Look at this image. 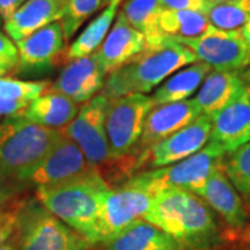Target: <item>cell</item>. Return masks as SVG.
<instances>
[{"label": "cell", "instance_id": "6da1fadb", "mask_svg": "<svg viewBox=\"0 0 250 250\" xmlns=\"http://www.w3.org/2000/svg\"><path fill=\"white\" fill-rule=\"evenodd\" d=\"M142 218L168 233L184 250H217L223 243L211 208L185 189L159 192Z\"/></svg>", "mask_w": 250, "mask_h": 250}, {"label": "cell", "instance_id": "7a4b0ae2", "mask_svg": "<svg viewBox=\"0 0 250 250\" xmlns=\"http://www.w3.org/2000/svg\"><path fill=\"white\" fill-rule=\"evenodd\" d=\"M113 188L99 168H90L57 185L36 188V199L93 248L99 213Z\"/></svg>", "mask_w": 250, "mask_h": 250}, {"label": "cell", "instance_id": "3957f363", "mask_svg": "<svg viewBox=\"0 0 250 250\" xmlns=\"http://www.w3.org/2000/svg\"><path fill=\"white\" fill-rule=\"evenodd\" d=\"M197 62L190 49L174 38L166 36L159 45L146 47L134 62L108 74L100 93L108 99L123 98L131 93L146 95L167 77Z\"/></svg>", "mask_w": 250, "mask_h": 250}, {"label": "cell", "instance_id": "277c9868", "mask_svg": "<svg viewBox=\"0 0 250 250\" xmlns=\"http://www.w3.org/2000/svg\"><path fill=\"white\" fill-rule=\"evenodd\" d=\"M62 131L31 123L24 116L0 121V171L24 185V178L62 138Z\"/></svg>", "mask_w": 250, "mask_h": 250}, {"label": "cell", "instance_id": "5b68a950", "mask_svg": "<svg viewBox=\"0 0 250 250\" xmlns=\"http://www.w3.org/2000/svg\"><path fill=\"white\" fill-rule=\"evenodd\" d=\"M17 250H90V243L53 215L36 197L16 207Z\"/></svg>", "mask_w": 250, "mask_h": 250}, {"label": "cell", "instance_id": "8992f818", "mask_svg": "<svg viewBox=\"0 0 250 250\" xmlns=\"http://www.w3.org/2000/svg\"><path fill=\"white\" fill-rule=\"evenodd\" d=\"M156 195L142 172L135 174L120 188L111 189L99 213L93 248H100L141 220L150 208Z\"/></svg>", "mask_w": 250, "mask_h": 250}, {"label": "cell", "instance_id": "52a82bcc", "mask_svg": "<svg viewBox=\"0 0 250 250\" xmlns=\"http://www.w3.org/2000/svg\"><path fill=\"white\" fill-rule=\"evenodd\" d=\"M152 108V98L145 93L110 99L106 114L110 160L126 159L136 150L145 120Z\"/></svg>", "mask_w": 250, "mask_h": 250}, {"label": "cell", "instance_id": "ba28073f", "mask_svg": "<svg viewBox=\"0 0 250 250\" xmlns=\"http://www.w3.org/2000/svg\"><path fill=\"white\" fill-rule=\"evenodd\" d=\"M225 154L218 145L208 142L187 159L170 167L143 171L142 175L156 193L166 189H185L195 193L215 168L223 167Z\"/></svg>", "mask_w": 250, "mask_h": 250}, {"label": "cell", "instance_id": "9c48e42d", "mask_svg": "<svg viewBox=\"0 0 250 250\" xmlns=\"http://www.w3.org/2000/svg\"><path fill=\"white\" fill-rule=\"evenodd\" d=\"M110 99L99 93L82 104L78 114L62 131L64 136L75 142L92 167L99 168L110 161L106 135V114Z\"/></svg>", "mask_w": 250, "mask_h": 250}, {"label": "cell", "instance_id": "30bf717a", "mask_svg": "<svg viewBox=\"0 0 250 250\" xmlns=\"http://www.w3.org/2000/svg\"><path fill=\"white\" fill-rule=\"evenodd\" d=\"M175 41L190 49L199 62L208 64L215 71L238 72L250 65V49L241 31L210 27L197 38Z\"/></svg>", "mask_w": 250, "mask_h": 250}, {"label": "cell", "instance_id": "8fae6325", "mask_svg": "<svg viewBox=\"0 0 250 250\" xmlns=\"http://www.w3.org/2000/svg\"><path fill=\"white\" fill-rule=\"evenodd\" d=\"M210 134L211 118L200 114L177 132L153 145L145 154L138 156L136 167H141L146 163L156 168L175 164L203 149L210 139Z\"/></svg>", "mask_w": 250, "mask_h": 250}, {"label": "cell", "instance_id": "7c38bea8", "mask_svg": "<svg viewBox=\"0 0 250 250\" xmlns=\"http://www.w3.org/2000/svg\"><path fill=\"white\" fill-rule=\"evenodd\" d=\"M90 168L93 167L86 160L80 146L67 136L62 135L53 149L46 154L45 159L24 178V185H57L60 182L75 178Z\"/></svg>", "mask_w": 250, "mask_h": 250}, {"label": "cell", "instance_id": "4fadbf2b", "mask_svg": "<svg viewBox=\"0 0 250 250\" xmlns=\"http://www.w3.org/2000/svg\"><path fill=\"white\" fill-rule=\"evenodd\" d=\"M211 118L208 142L218 145L225 153H232L250 142V90L243 85L221 110Z\"/></svg>", "mask_w": 250, "mask_h": 250}, {"label": "cell", "instance_id": "5bb4252c", "mask_svg": "<svg viewBox=\"0 0 250 250\" xmlns=\"http://www.w3.org/2000/svg\"><path fill=\"white\" fill-rule=\"evenodd\" d=\"M146 50V38L135 29L123 11L118 13L117 21L110 28L103 43L96 50V59L103 72L107 75L124 67Z\"/></svg>", "mask_w": 250, "mask_h": 250}, {"label": "cell", "instance_id": "9a60e30c", "mask_svg": "<svg viewBox=\"0 0 250 250\" xmlns=\"http://www.w3.org/2000/svg\"><path fill=\"white\" fill-rule=\"evenodd\" d=\"M106 80L95 53L70 62L54 81L52 90L62 93L77 104H83L102 90Z\"/></svg>", "mask_w": 250, "mask_h": 250}, {"label": "cell", "instance_id": "2e32d148", "mask_svg": "<svg viewBox=\"0 0 250 250\" xmlns=\"http://www.w3.org/2000/svg\"><path fill=\"white\" fill-rule=\"evenodd\" d=\"M62 22L54 21L17 43L20 71H39L59 62L65 47Z\"/></svg>", "mask_w": 250, "mask_h": 250}, {"label": "cell", "instance_id": "e0dca14e", "mask_svg": "<svg viewBox=\"0 0 250 250\" xmlns=\"http://www.w3.org/2000/svg\"><path fill=\"white\" fill-rule=\"evenodd\" d=\"M195 195L220 215L229 228L243 229L248 225V213L242 199L223 167L215 168Z\"/></svg>", "mask_w": 250, "mask_h": 250}, {"label": "cell", "instance_id": "ac0fdd59", "mask_svg": "<svg viewBox=\"0 0 250 250\" xmlns=\"http://www.w3.org/2000/svg\"><path fill=\"white\" fill-rule=\"evenodd\" d=\"M200 116L195 100H182L153 107L145 120L139 145L146 150Z\"/></svg>", "mask_w": 250, "mask_h": 250}, {"label": "cell", "instance_id": "d6986e66", "mask_svg": "<svg viewBox=\"0 0 250 250\" xmlns=\"http://www.w3.org/2000/svg\"><path fill=\"white\" fill-rule=\"evenodd\" d=\"M67 0H27L20 9L4 21L7 36L18 43L38 29L60 21Z\"/></svg>", "mask_w": 250, "mask_h": 250}, {"label": "cell", "instance_id": "ffe728a7", "mask_svg": "<svg viewBox=\"0 0 250 250\" xmlns=\"http://www.w3.org/2000/svg\"><path fill=\"white\" fill-rule=\"evenodd\" d=\"M102 250H184L168 233L143 218L100 246Z\"/></svg>", "mask_w": 250, "mask_h": 250}, {"label": "cell", "instance_id": "44dd1931", "mask_svg": "<svg viewBox=\"0 0 250 250\" xmlns=\"http://www.w3.org/2000/svg\"><path fill=\"white\" fill-rule=\"evenodd\" d=\"M80 111V106L71 99L54 90L43 92L28 106L22 116L31 123L62 131Z\"/></svg>", "mask_w": 250, "mask_h": 250}, {"label": "cell", "instance_id": "7402d4cb", "mask_svg": "<svg viewBox=\"0 0 250 250\" xmlns=\"http://www.w3.org/2000/svg\"><path fill=\"white\" fill-rule=\"evenodd\" d=\"M243 85L239 72L214 70L206 77L193 100L200 114L211 117L221 110Z\"/></svg>", "mask_w": 250, "mask_h": 250}, {"label": "cell", "instance_id": "603a6c76", "mask_svg": "<svg viewBox=\"0 0 250 250\" xmlns=\"http://www.w3.org/2000/svg\"><path fill=\"white\" fill-rule=\"evenodd\" d=\"M211 70L213 68L208 64L197 62L185 68H181L178 72H174L168 80L160 83V86L150 96L153 107L187 100L200 88V85Z\"/></svg>", "mask_w": 250, "mask_h": 250}, {"label": "cell", "instance_id": "cb8c5ba5", "mask_svg": "<svg viewBox=\"0 0 250 250\" xmlns=\"http://www.w3.org/2000/svg\"><path fill=\"white\" fill-rule=\"evenodd\" d=\"M49 81H22L0 77V117L22 116L28 106L49 88Z\"/></svg>", "mask_w": 250, "mask_h": 250}, {"label": "cell", "instance_id": "d4e9b609", "mask_svg": "<svg viewBox=\"0 0 250 250\" xmlns=\"http://www.w3.org/2000/svg\"><path fill=\"white\" fill-rule=\"evenodd\" d=\"M163 10L160 0H126L121 11L128 22L145 35L146 47H150L161 43L167 36L160 29Z\"/></svg>", "mask_w": 250, "mask_h": 250}, {"label": "cell", "instance_id": "484cf974", "mask_svg": "<svg viewBox=\"0 0 250 250\" xmlns=\"http://www.w3.org/2000/svg\"><path fill=\"white\" fill-rule=\"evenodd\" d=\"M117 10H118L117 4H110L104 7V10L98 17L93 18L81 32L80 36L65 50L64 62H70L81 57H86V56L96 53V50L103 43L104 38L107 36L108 31L113 25Z\"/></svg>", "mask_w": 250, "mask_h": 250}, {"label": "cell", "instance_id": "4316f807", "mask_svg": "<svg viewBox=\"0 0 250 250\" xmlns=\"http://www.w3.org/2000/svg\"><path fill=\"white\" fill-rule=\"evenodd\" d=\"M211 27L205 13L195 10H163L160 29L175 39H192L203 35Z\"/></svg>", "mask_w": 250, "mask_h": 250}, {"label": "cell", "instance_id": "83f0119b", "mask_svg": "<svg viewBox=\"0 0 250 250\" xmlns=\"http://www.w3.org/2000/svg\"><path fill=\"white\" fill-rule=\"evenodd\" d=\"M205 14L211 27L223 31H241L250 18V0L208 3Z\"/></svg>", "mask_w": 250, "mask_h": 250}, {"label": "cell", "instance_id": "f1b7e54d", "mask_svg": "<svg viewBox=\"0 0 250 250\" xmlns=\"http://www.w3.org/2000/svg\"><path fill=\"white\" fill-rule=\"evenodd\" d=\"M224 171L236 192L250 203V142L229 153Z\"/></svg>", "mask_w": 250, "mask_h": 250}, {"label": "cell", "instance_id": "f546056e", "mask_svg": "<svg viewBox=\"0 0 250 250\" xmlns=\"http://www.w3.org/2000/svg\"><path fill=\"white\" fill-rule=\"evenodd\" d=\"M102 1L103 0H67L60 20L65 42H70L88 18L102 7Z\"/></svg>", "mask_w": 250, "mask_h": 250}, {"label": "cell", "instance_id": "4dcf8cb0", "mask_svg": "<svg viewBox=\"0 0 250 250\" xmlns=\"http://www.w3.org/2000/svg\"><path fill=\"white\" fill-rule=\"evenodd\" d=\"M18 67V49L6 34L0 31V77L16 71Z\"/></svg>", "mask_w": 250, "mask_h": 250}, {"label": "cell", "instance_id": "1f68e13d", "mask_svg": "<svg viewBox=\"0 0 250 250\" xmlns=\"http://www.w3.org/2000/svg\"><path fill=\"white\" fill-rule=\"evenodd\" d=\"M16 207L11 208V210L0 207V245H3L7 239H10L13 236V233H14Z\"/></svg>", "mask_w": 250, "mask_h": 250}, {"label": "cell", "instance_id": "d6a6232c", "mask_svg": "<svg viewBox=\"0 0 250 250\" xmlns=\"http://www.w3.org/2000/svg\"><path fill=\"white\" fill-rule=\"evenodd\" d=\"M20 187H22V184L6 177L0 171V207H4L11 199L17 196V193L21 190Z\"/></svg>", "mask_w": 250, "mask_h": 250}, {"label": "cell", "instance_id": "836d02e7", "mask_svg": "<svg viewBox=\"0 0 250 250\" xmlns=\"http://www.w3.org/2000/svg\"><path fill=\"white\" fill-rule=\"evenodd\" d=\"M164 10H195L205 13L208 1L205 0H160Z\"/></svg>", "mask_w": 250, "mask_h": 250}, {"label": "cell", "instance_id": "e575fe53", "mask_svg": "<svg viewBox=\"0 0 250 250\" xmlns=\"http://www.w3.org/2000/svg\"><path fill=\"white\" fill-rule=\"evenodd\" d=\"M27 0H0V18L7 21Z\"/></svg>", "mask_w": 250, "mask_h": 250}, {"label": "cell", "instance_id": "d590c367", "mask_svg": "<svg viewBox=\"0 0 250 250\" xmlns=\"http://www.w3.org/2000/svg\"><path fill=\"white\" fill-rule=\"evenodd\" d=\"M0 250H17V242L14 239V235L4 242L3 245H0Z\"/></svg>", "mask_w": 250, "mask_h": 250}, {"label": "cell", "instance_id": "8d00e7d4", "mask_svg": "<svg viewBox=\"0 0 250 250\" xmlns=\"http://www.w3.org/2000/svg\"><path fill=\"white\" fill-rule=\"evenodd\" d=\"M241 32H242V35H243V38H245V41H246V43H248V46H249V49H250V18L248 20V22L245 24V27L241 29Z\"/></svg>", "mask_w": 250, "mask_h": 250}, {"label": "cell", "instance_id": "74e56055", "mask_svg": "<svg viewBox=\"0 0 250 250\" xmlns=\"http://www.w3.org/2000/svg\"><path fill=\"white\" fill-rule=\"evenodd\" d=\"M241 78H242V81H243V83L248 86V89L250 90V68H248L246 71L242 74Z\"/></svg>", "mask_w": 250, "mask_h": 250}, {"label": "cell", "instance_id": "f35d334b", "mask_svg": "<svg viewBox=\"0 0 250 250\" xmlns=\"http://www.w3.org/2000/svg\"><path fill=\"white\" fill-rule=\"evenodd\" d=\"M121 1H123V0H103V1H102V7H106V6H110V4H117V6H120Z\"/></svg>", "mask_w": 250, "mask_h": 250}, {"label": "cell", "instance_id": "ab89813d", "mask_svg": "<svg viewBox=\"0 0 250 250\" xmlns=\"http://www.w3.org/2000/svg\"><path fill=\"white\" fill-rule=\"evenodd\" d=\"M205 1H208V3H220V1H227V0H205Z\"/></svg>", "mask_w": 250, "mask_h": 250}, {"label": "cell", "instance_id": "60d3db41", "mask_svg": "<svg viewBox=\"0 0 250 250\" xmlns=\"http://www.w3.org/2000/svg\"><path fill=\"white\" fill-rule=\"evenodd\" d=\"M0 25H1V18H0Z\"/></svg>", "mask_w": 250, "mask_h": 250}]
</instances>
